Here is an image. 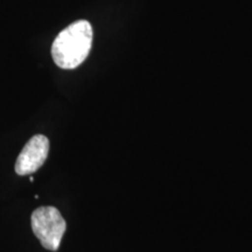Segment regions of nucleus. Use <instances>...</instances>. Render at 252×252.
I'll use <instances>...</instances> for the list:
<instances>
[{
	"mask_svg": "<svg viewBox=\"0 0 252 252\" xmlns=\"http://www.w3.org/2000/svg\"><path fill=\"white\" fill-rule=\"evenodd\" d=\"M94 32L89 21L78 20L59 34L52 46L55 64L62 69H75L89 55Z\"/></svg>",
	"mask_w": 252,
	"mask_h": 252,
	"instance_id": "obj_1",
	"label": "nucleus"
},
{
	"mask_svg": "<svg viewBox=\"0 0 252 252\" xmlns=\"http://www.w3.org/2000/svg\"><path fill=\"white\" fill-rule=\"evenodd\" d=\"M32 229L42 247L49 251H56L61 244L67 224L61 213L55 207H40L31 217Z\"/></svg>",
	"mask_w": 252,
	"mask_h": 252,
	"instance_id": "obj_2",
	"label": "nucleus"
},
{
	"mask_svg": "<svg viewBox=\"0 0 252 252\" xmlns=\"http://www.w3.org/2000/svg\"><path fill=\"white\" fill-rule=\"evenodd\" d=\"M49 152V140L42 134L34 135L19 154L15 162L18 175H31L46 162Z\"/></svg>",
	"mask_w": 252,
	"mask_h": 252,
	"instance_id": "obj_3",
	"label": "nucleus"
},
{
	"mask_svg": "<svg viewBox=\"0 0 252 252\" xmlns=\"http://www.w3.org/2000/svg\"><path fill=\"white\" fill-rule=\"evenodd\" d=\"M30 181H31V182H33V181H34V178H33V176H31V178H30Z\"/></svg>",
	"mask_w": 252,
	"mask_h": 252,
	"instance_id": "obj_4",
	"label": "nucleus"
}]
</instances>
